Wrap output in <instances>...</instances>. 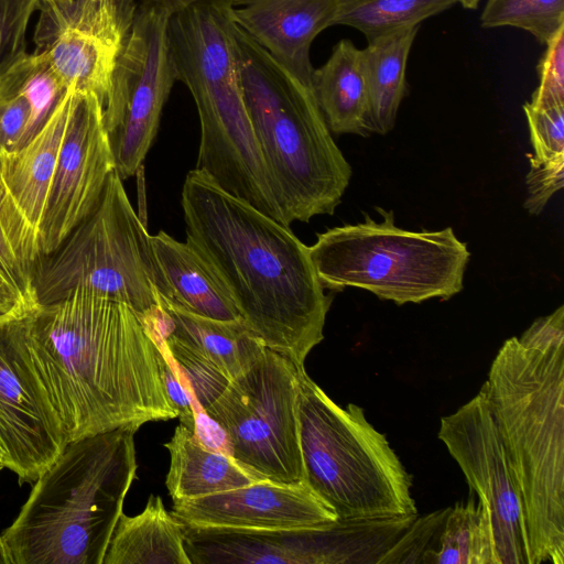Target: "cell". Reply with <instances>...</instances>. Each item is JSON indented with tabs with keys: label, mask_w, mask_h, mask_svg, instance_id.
Returning a JSON list of instances; mask_svg holds the SVG:
<instances>
[{
	"label": "cell",
	"mask_w": 564,
	"mask_h": 564,
	"mask_svg": "<svg viewBox=\"0 0 564 564\" xmlns=\"http://www.w3.org/2000/svg\"><path fill=\"white\" fill-rule=\"evenodd\" d=\"M28 338L67 443L176 417L156 343L129 305L76 289L33 306Z\"/></svg>",
	"instance_id": "1"
},
{
	"label": "cell",
	"mask_w": 564,
	"mask_h": 564,
	"mask_svg": "<svg viewBox=\"0 0 564 564\" xmlns=\"http://www.w3.org/2000/svg\"><path fill=\"white\" fill-rule=\"evenodd\" d=\"M181 205L186 241L209 262L241 319L267 348L297 368L323 338L332 297L305 246L290 229L191 170Z\"/></svg>",
	"instance_id": "2"
},
{
	"label": "cell",
	"mask_w": 564,
	"mask_h": 564,
	"mask_svg": "<svg viewBox=\"0 0 564 564\" xmlns=\"http://www.w3.org/2000/svg\"><path fill=\"white\" fill-rule=\"evenodd\" d=\"M480 391L521 492L532 564H563V305L503 343Z\"/></svg>",
	"instance_id": "3"
},
{
	"label": "cell",
	"mask_w": 564,
	"mask_h": 564,
	"mask_svg": "<svg viewBox=\"0 0 564 564\" xmlns=\"http://www.w3.org/2000/svg\"><path fill=\"white\" fill-rule=\"evenodd\" d=\"M139 429L68 442L0 534V564H102L137 478Z\"/></svg>",
	"instance_id": "4"
},
{
	"label": "cell",
	"mask_w": 564,
	"mask_h": 564,
	"mask_svg": "<svg viewBox=\"0 0 564 564\" xmlns=\"http://www.w3.org/2000/svg\"><path fill=\"white\" fill-rule=\"evenodd\" d=\"M231 36L246 107L286 224L333 215L352 172L312 88L234 22Z\"/></svg>",
	"instance_id": "5"
},
{
	"label": "cell",
	"mask_w": 564,
	"mask_h": 564,
	"mask_svg": "<svg viewBox=\"0 0 564 564\" xmlns=\"http://www.w3.org/2000/svg\"><path fill=\"white\" fill-rule=\"evenodd\" d=\"M229 0H203L170 18L176 80L196 105L200 142L196 169L223 189L288 226L246 107L232 45Z\"/></svg>",
	"instance_id": "6"
},
{
	"label": "cell",
	"mask_w": 564,
	"mask_h": 564,
	"mask_svg": "<svg viewBox=\"0 0 564 564\" xmlns=\"http://www.w3.org/2000/svg\"><path fill=\"white\" fill-rule=\"evenodd\" d=\"M300 445L305 482L338 520L417 516L412 479L364 409L336 404L299 371Z\"/></svg>",
	"instance_id": "7"
},
{
	"label": "cell",
	"mask_w": 564,
	"mask_h": 564,
	"mask_svg": "<svg viewBox=\"0 0 564 564\" xmlns=\"http://www.w3.org/2000/svg\"><path fill=\"white\" fill-rule=\"evenodd\" d=\"M382 221L344 225L317 235L308 247L324 288H358L402 305L447 300L463 290L470 253L453 228L411 231L397 227L392 212Z\"/></svg>",
	"instance_id": "8"
},
{
	"label": "cell",
	"mask_w": 564,
	"mask_h": 564,
	"mask_svg": "<svg viewBox=\"0 0 564 564\" xmlns=\"http://www.w3.org/2000/svg\"><path fill=\"white\" fill-rule=\"evenodd\" d=\"M150 236L115 170L93 213L40 258L32 284L35 303L48 304L78 289L122 302L141 318L152 315L165 286Z\"/></svg>",
	"instance_id": "9"
},
{
	"label": "cell",
	"mask_w": 564,
	"mask_h": 564,
	"mask_svg": "<svg viewBox=\"0 0 564 564\" xmlns=\"http://www.w3.org/2000/svg\"><path fill=\"white\" fill-rule=\"evenodd\" d=\"M299 371L288 357L265 348L204 410L224 430L230 456L264 480L305 481L300 445Z\"/></svg>",
	"instance_id": "10"
},
{
	"label": "cell",
	"mask_w": 564,
	"mask_h": 564,
	"mask_svg": "<svg viewBox=\"0 0 564 564\" xmlns=\"http://www.w3.org/2000/svg\"><path fill=\"white\" fill-rule=\"evenodd\" d=\"M405 518L337 520L271 531L192 528L184 542L192 564L382 563L408 528Z\"/></svg>",
	"instance_id": "11"
},
{
	"label": "cell",
	"mask_w": 564,
	"mask_h": 564,
	"mask_svg": "<svg viewBox=\"0 0 564 564\" xmlns=\"http://www.w3.org/2000/svg\"><path fill=\"white\" fill-rule=\"evenodd\" d=\"M171 15L156 8L135 9L104 105L116 172L122 181L141 169L176 82L167 39Z\"/></svg>",
	"instance_id": "12"
},
{
	"label": "cell",
	"mask_w": 564,
	"mask_h": 564,
	"mask_svg": "<svg viewBox=\"0 0 564 564\" xmlns=\"http://www.w3.org/2000/svg\"><path fill=\"white\" fill-rule=\"evenodd\" d=\"M34 305L0 314V446L7 455L6 468L20 484L34 482L67 444L29 346Z\"/></svg>",
	"instance_id": "13"
},
{
	"label": "cell",
	"mask_w": 564,
	"mask_h": 564,
	"mask_svg": "<svg viewBox=\"0 0 564 564\" xmlns=\"http://www.w3.org/2000/svg\"><path fill=\"white\" fill-rule=\"evenodd\" d=\"M438 437L478 496L498 564H532L523 500L485 394L443 416Z\"/></svg>",
	"instance_id": "14"
},
{
	"label": "cell",
	"mask_w": 564,
	"mask_h": 564,
	"mask_svg": "<svg viewBox=\"0 0 564 564\" xmlns=\"http://www.w3.org/2000/svg\"><path fill=\"white\" fill-rule=\"evenodd\" d=\"M115 170L102 102L94 93L75 89L40 228L42 256L93 213Z\"/></svg>",
	"instance_id": "15"
},
{
	"label": "cell",
	"mask_w": 564,
	"mask_h": 564,
	"mask_svg": "<svg viewBox=\"0 0 564 564\" xmlns=\"http://www.w3.org/2000/svg\"><path fill=\"white\" fill-rule=\"evenodd\" d=\"M34 42L66 88L94 93L105 105L131 20L84 0L40 2Z\"/></svg>",
	"instance_id": "16"
},
{
	"label": "cell",
	"mask_w": 564,
	"mask_h": 564,
	"mask_svg": "<svg viewBox=\"0 0 564 564\" xmlns=\"http://www.w3.org/2000/svg\"><path fill=\"white\" fill-rule=\"evenodd\" d=\"M172 513L192 528L271 531L314 527L338 520L305 481L261 480L232 490L173 500Z\"/></svg>",
	"instance_id": "17"
},
{
	"label": "cell",
	"mask_w": 564,
	"mask_h": 564,
	"mask_svg": "<svg viewBox=\"0 0 564 564\" xmlns=\"http://www.w3.org/2000/svg\"><path fill=\"white\" fill-rule=\"evenodd\" d=\"M228 10L237 26L312 88L311 45L334 26L336 0H229Z\"/></svg>",
	"instance_id": "18"
},
{
	"label": "cell",
	"mask_w": 564,
	"mask_h": 564,
	"mask_svg": "<svg viewBox=\"0 0 564 564\" xmlns=\"http://www.w3.org/2000/svg\"><path fill=\"white\" fill-rule=\"evenodd\" d=\"M75 88L68 87L41 130L24 145L0 150L3 204L20 231L40 251V228Z\"/></svg>",
	"instance_id": "19"
},
{
	"label": "cell",
	"mask_w": 564,
	"mask_h": 564,
	"mask_svg": "<svg viewBox=\"0 0 564 564\" xmlns=\"http://www.w3.org/2000/svg\"><path fill=\"white\" fill-rule=\"evenodd\" d=\"M165 297L186 311L220 321H242L235 301L209 262L188 241L160 230L150 236Z\"/></svg>",
	"instance_id": "20"
},
{
	"label": "cell",
	"mask_w": 564,
	"mask_h": 564,
	"mask_svg": "<svg viewBox=\"0 0 564 564\" xmlns=\"http://www.w3.org/2000/svg\"><path fill=\"white\" fill-rule=\"evenodd\" d=\"M163 330L213 362L229 380L249 369L267 348L242 321L193 314L161 293Z\"/></svg>",
	"instance_id": "21"
},
{
	"label": "cell",
	"mask_w": 564,
	"mask_h": 564,
	"mask_svg": "<svg viewBox=\"0 0 564 564\" xmlns=\"http://www.w3.org/2000/svg\"><path fill=\"white\" fill-rule=\"evenodd\" d=\"M164 447L170 453L165 485L173 500L214 495L264 480L230 455L205 447L181 423Z\"/></svg>",
	"instance_id": "22"
},
{
	"label": "cell",
	"mask_w": 564,
	"mask_h": 564,
	"mask_svg": "<svg viewBox=\"0 0 564 564\" xmlns=\"http://www.w3.org/2000/svg\"><path fill=\"white\" fill-rule=\"evenodd\" d=\"M184 529L161 497L150 495L141 513L120 514L102 564H192Z\"/></svg>",
	"instance_id": "23"
},
{
	"label": "cell",
	"mask_w": 564,
	"mask_h": 564,
	"mask_svg": "<svg viewBox=\"0 0 564 564\" xmlns=\"http://www.w3.org/2000/svg\"><path fill=\"white\" fill-rule=\"evenodd\" d=\"M312 90L330 131L367 135L368 99L361 50L340 40L312 73Z\"/></svg>",
	"instance_id": "24"
},
{
	"label": "cell",
	"mask_w": 564,
	"mask_h": 564,
	"mask_svg": "<svg viewBox=\"0 0 564 564\" xmlns=\"http://www.w3.org/2000/svg\"><path fill=\"white\" fill-rule=\"evenodd\" d=\"M419 28H405L375 37L361 50L368 133L386 134L395 123L406 91L408 58Z\"/></svg>",
	"instance_id": "25"
},
{
	"label": "cell",
	"mask_w": 564,
	"mask_h": 564,
	"mask_svg": "<svg viewBox=\"0 0 564 564\" xmlns=\"http://www.w3.org/2000/svg\"><path fill=\"white\" fill-rule=\"evenodd\" d=\"M456 0H336L335 25L360 31L367 40L412 26L449 9Z\"/></svg>",
	"instance_id": "26"
},
{
	"label": "cell",
	"mask_w": 564,
	"mask_h": 564,
	"mask_svg": "<svg viewBox=\"0 0 564 564\" xmlns=\"http://www.w3.org/2000/svg\"><path fill=\"white\" fill-rule=\"evenodd\" d=\"M436 546L429 563L498 564L488 518L473 499L448 508Z\"/></svg>",
	"instance_id": "27"
},
{
	"label": "cell",
	"mask_w": 564,
	"mask_h": 564,
	"mask_svg": "<svg viewBox=\"0 0 564 564\" xmlns=\"http://www.w3.org/2000/svg\"><path fill=\"white\" fill-rule=\"evenodd\" d=\"M480 24L521 29L546 44L564 26V0H488Z\"/></svg>",
	"instance_id": "28"
},
{
	"label": "cell",
	"mask_w": 564,
	"mask_h": 564,
	"mask_svg": "<svg viewBox=\"0 0 564 564\" xmlns=\"http://www.w3.org/2000/svg\"><path fill=\"white\" fill-rule=\"evenodd\" d=\"M163 338L192 391L195 412L206 410L221 395L230 380L213 362L164 330Z\"/></svg>",
	"instance_id": "29"
},
{
	"label": "cell",
	"mask_w": 564,
	"mask_h": 564,
	"mask_svg": "<svg viewBox=\"0 0 564 564\" xmlns=\"http://www.w3.org/2000/svg\"><path fill=\"white\" fill-rule=\"evenodd\" d=\"M37 262L39 257L9 216L0 188V272L30 304H35L32 284Z\"/></svg>",
	"instance_id": "30"
},
{
	"label": "cell",
	"mask_w": 564,
	"mask_h": 564,
	"mask_svg": "<svg viewBox=\"0 0 564 564\" xmlns=\"http://www.w3.org/2000/svg\"><path fill=\"white\" fill-rule=\"evenodd\" d=\"M25 64L23 89L31 106V118L22 145L41 130L67 90L42 54H29Z\"/></svg>",
	"instance_id": "31"
},
{
	"label": "cell",
	"mask_w": 564,
	"mask_h": 564,
	"mask_svg": "<svg viewBox=\"0 0 564 564\" xmlns=\"http://www.w3.org/2000/svg\"><path fill=\"white\" fill-rule=\"evenodd\" d=\"M28 55L0 76V150L20 148L30 122L31 106L23 89Z\"/></svg>",
	"instance_id": "32"
},
{
	"label": "cell",
	"mask_w": 564,
	"mask_h": 564,
	"mask_svg": "<svg viewBox=\"0 0 564 564\" xmlns=\"http://www.w3.org/2000/svg\"><path fill=\"white\" fill-rule=\"evenodd\" d=\"M533 154L530 165H542L564 159V106L536 108L523 105Z\"/></svg>",
	"instance_id": "33"
},
{
	"label": "cell",
	"mask_w": 564,
	"mask_h": 564,
	"mask_svg": "<svg viewBox=\"0 0 564 564\" xmlns=\"http://www.w3.org/2000/svg\"><path fill=\"white\" fill-rule=\"evenodd\" d=\"M41 0H0V76L26 53V32Z\"/></svg>",
	"instance_id": "34"
},
{
	"label": "cell",
	"mask_w": 564,
	"mask_h": 564,
	"mask_svg": "<svg viewBox=\"0 0 564 564\" xmlns=\"http://www.w3.org/2000/svg\"><path fill=\"white\" fill-rule=\"evenodd\" d=\"M149 328L159 349L158 361L166 397L176 411L180 423L194 432L195 410L192 391L165 346L161 323H153Z\"/></svg>",
	"instance_id": "35"
},
{
	"label": "cell",
	"mask_w": 564,
	"mask_h": 564,
	"mask_svg": "<svg viewBox=\"0 0 564 564\" xmlns=\"http://www.w3.org/2000/svg\"><path fill=\"white\" fill-rule=\"evenodd\" d=\"M545 45L536 66L540 83L529 104L536 108L564 106V26Z\"/></svg>",
	"instance_id": "36"
},
{
	"label": "cell",
	"mask_w": 564,
	"mask_h": 564,
	"mask_svg": "<svg viewBox=\"0 0 564 564\" xmlns=\"http://www.w3.org/2000/svg\"><path fill=\"white\" fill-rule=\"evenodd\" d=\"M527 175L524 207L531 215H539L554 193L563 187L564 159L542 165H530Z\"/></svg>",
	"instance_id": "37"
},
{
	"label": "cell",
	"mask_w": 564,
	"mask_h": 564,
	"mask_svg": "<svg viewBox=\"0 0 564 564\" xmlns=\"http://www.w3.org/2000/svg\"><path fill=\"white\" fill-rule=\"evenodd\" d=\"M194 435L205 447L230 455L224 430L204 410L195 412Z\"/></svg>",
	"instance_id": "38"
},
{
	"label": "cell",
	"mask_w": 564,
	"mask_h": 564,
	"mask_svg": "<svg viewBox=\"0 0 564 564\" xmlns=\"http://www.w3.org/2000/svg\"><path fill=\"white\" fill-rule=\"evenodd\" d=\"M22 304L28 303L19 291L0 272V314L8 313Z\"/></svg>",
	"instance_id": "39"
},
{
	"label": "cell",
	"mask_w": 564,
	"mask_h": 564,
	"mask_svg": "<svg viewBox=\"0 0 564 564\" xmlns=\"http://www.w3.org/2000/svg\"><path fill=\"white\" fill-rule=\"evenodd\" d=\"M137 8H156L171 12L172 14L203 0H130Z\"/></svg>",
	"instance_id": "40"
},
{
	"label": "cell",
	"mask_w": 564,
	"mask_h": 564,
	"mask_svg": "<svg viewBox=\"0 0 564 564\" xmlns=\"http://www.w3.org/2000/svg\"><path fill=\"white\" fill-rule=\"evenodd\" d=\"M463 8L474 10L478 8L480 0H456Z\"/></svg>",
	"instance_id": "41"
},
{
	"label": "cell",
	"mask_w": 564,
	"mask_h": 564,
	"mask_svg": "<svg viewBox=\"0 0 564 564\" xmlns=\"http://www.w3.org/2000/svg\"><path fill=\"white\" fill-rule=\"evenodd\" d=\"M41 2H45V3H50V4L64 6V4L73 3L74 0H41Z\"/></svg>",
	"instance_id": "42"
},
{
	"label": "cell",
	"mask_w": 564,
	"mask_h": 564,
	"mask_svg": "<svg viewBox=\"0 0 564 564\" xmlns=\"http://www.w3.org/2000/svg\"><path fill=\"white\" fill-rule=\"evenodd\" d=\"M7 463H8L7 455H6L4 451L2 449V447L0 446V464L3 467H7Z\"/></svg>",
	"instance_id": "43"
},
{
	"label": "cell",
	"mask_w": 564,
	"mask_h": 564,
	"mask_svg": "<svg viewBox=\"0 0 564 564\" xmlns=\"http://www.w3.org/2000/svg\"><path fill=\"white\" fill-rule=\"evenodd\" d=\"M2 468H4V467L0 464V471H1Z\"/></svg>",
	"instance_id": "44"
}]
</instances>
